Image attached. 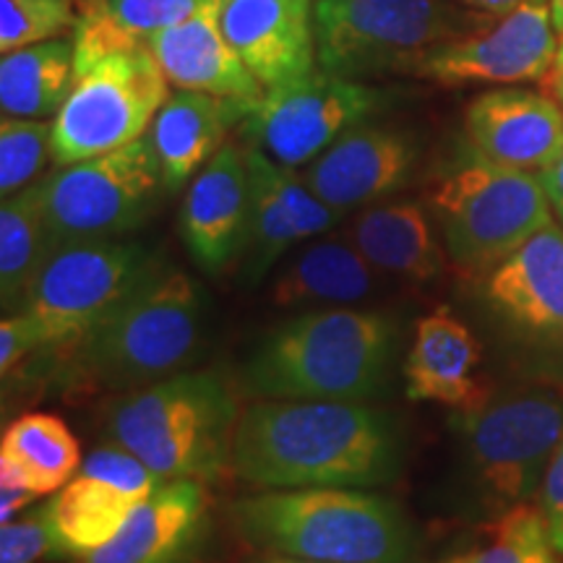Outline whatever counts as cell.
Wrapping results in <instances>:
<instances>
[{
	"mask_svg": "<svg viewBox=\"0 0 563 563\" xmlns=\"http://www.w3.org/2000/svg\"><path fill=\"white\" fill-rule=\"evenodd\" d=\"M399 467L397 420L368 402L256 399L232 443V475L262 490L378 488Z\"/></svg>",
	"mask_w": 563,
	"mask_h": 563,
	"instance_id": "obj_1",
	"label": "cell"
},
{
	"mask_svg": "<svg viewBox=\"0 0 563 563\" xmlns=\"http://www.w3.org/2000/svg\"><path fill=\"white\" fill-rule=\"evenodd\" d=\"M397 327L363 308H311L269 329L245 357L241 384L256 399L371 402L389 386Z\"/></svg>",
	"mask_w": 563,
	"mask_h": 563,
	"instance_id": "obj_2",
	"label": "cell"
},
{
	"mask_svg": "<svg viewBox=\"0 0 563 563\" xmlns=\"http://www.w3.org/2000/svg\"><path fill=\"white\" fill-rule=\"evenodd\" d=\"M207 321L201 287L157 258L110 311L58 352L81 382L123 394L188 371L203 347Z\"/></svg>",
	"mask_w": 563,
	"mask_h": 563,
	"instance_id": "obj_3",
	"label": "cell"
},
{
	"mask_svg": "<svg viewBox=\"0 0 563 563\" xmlns=\"http://www.w3.org/2000/svg\"><path fill=\"white\" fill-rule=\"evenodd\" d=\"M258 551L316 563H412L418 538L402 506L368 488L262 490L232 504Z\"/></svg>",
	"mask_w": 563,
	"mask_h": 563,
	"instance_id": "obj_4",
	"label": "cell"
},
{
	"mask_svg": "<svg viewBox=\"0 0 563 563\" xmlns=\"http://www.w3.org/2000/svg\"><path fill=\"white\" fill-rule=\"evenodd\" d=\"M220 371H183L118 394L104 412V441L136 454L162 481L220 483L232 473L241 420Z\"/></svg>",
	"mask_w": 563,
	"mask_h": 563,
	"instance_id": "obj_5",
	"label": "cell"
},
{
	"mask_svg": "<svg viewBox=\"0 0 563 563\" xmlns=\"http://www.w3.org/2000/svg\"><path fill=\"white\" fill-rule=\"evenodd\" d=\"M426 209L462 277H485L555 222L540 175L498 165L473 146L435 175Z\"/></svg>",
	"mask_w": 563,
	"mask_h": 563,
	"instance_id": "obj_6",
	"label": "cell"
},
{
	"mask_svg": "<svg viewBox=\"0 0 563 563\" xmlns=\"http://www.w3.org/2000/svg\"><path fill=\"white\" fill-rule=\"evenodd\" d=\"M470 490L493 511L530 504L563 439L561 386L483 394L454 415Z\"/></svg>",
	"mask_w": 563,
	"mask_h": 563,
	"instance_id": "obj_7",
	"label": "cell"
},
{
	"mask_svg": "<svg viewBox=\"0 0 563 563\" xmlns=\"http://www.w3.org/2000/svg\"><path fill=\"white\" fill-rule=\"evenodd\" d=\"M493 19L454 0H316L319 68L347 79L412 76L426 55Z\"/></svg>",
	"mask_w": 563,
	"mask_h": 563,
	"instance_id": "obj_8",
	"label": "cell"
},
{
	"mask_svg": "<svg viewBox=\"0 0 563 563\" xmlns=\"http://www.w3.org/2000/svg\"><path fill=\"white\" fill-rule=\"evenodd\" d=\"M167 97L170 81L150 47L76 68L74 89L53 118V165H76L146 136Z\"/></svg>",
	"mask_w": 563,
	"mask_h": 563,
	"instance_id": "obj_9",
	"label": "cell"
},
{
	"mask_svg": "<svg viewBox=\"0 0 563 563\" xmlns=\"http://www.w3.org/2000/svg\"><path fill=\"white\" fill-rule=\"evenodd\" d=\"M40 188L53 245L129 238L150 222L162 191H167L150 136L58 167L40 180Z\"/></svg>",
	"mask_w": 563,
	"mask_h": 563,
	"instance_id": "obj_10",
	"label": "cell"
},
{
	"mask_svg": "<svg viewBox=\"0 0 563 563\" xmlns=\"http://www.w3.org/2000/svg\"><path fill=\"white\" fill-rule=\"evenodd\" d=\"M157 258L129 238L55 243L16 313L40 319L51 334V350H63L110 311Z\"/></svg>",
	"mask_w": 563,
	"mask_h": 563,
	"instance_id": "obj_11",
	"label": "cell"
},
{
	"mask_svg": "<svg viewBox=\"0 0 563 563\" xmlns=\"http://www.w3.org/2000/svg\"><path fill=\"white\" fill-rule=\"evenodd\" d=\"M389 104L391 91L316 68L266 89L243 121V133L251 146L298 170L311 165L344 131L373 121Z\"/></svg>",
	"mask_w": 563,
	"mask_h": 563,
	"instance_id": "obj_12",
	"label": "cell"
},
{
	"mask_svg": "<svg viewBox=\"0 0 563 563\" xmlns=\"http://www.w3.org/2000/svg\"><path fill=\"white\" fill-rule=\"evenodd\" d=\"M559 51L548 0H532L496 16L483 30L446 42L426 55L412 76L441 87L543 81Z\"/></svg>",
	"mask_w": 563,
	"mask_h": 563,
	"instance_id": "obj_13",
	"label": "cell"
},
{
	"mask_svg": "<svg viewBox=\"0 0 563 563\" xmlns=\"http://www.w3.org/2000/svg\"><path fill=\"white\" fill-rule=\"evenodd\" d=\"M162 483L167 481L123 446L108 441L97 446L74 481L47 498L70 559H87L108 545Z\"/></svg>",
	"mask_w": 563,
	"mask_h": 563,
	"instance_id": "obj_14",
	"label": "cell"
},
{
	"mask_svg": "<svg viewBox=\"0 0 563 563\" xmlns=\"http://www.w3.org/2000/svg\"><path fill=\"white\" fill-rule=\"evenodd\" d=\"M245 159L251 207L238 264L245 285H258L287 256V251L316 235H327L340 224L342 214L327 207L295 167L279 165L256 146H245Z\"/></svg>",
	"mask_w": 563,
	"mask_h": 563,
	"instance_id": "obj_15",
	"label": "cell"
},
{
	"mask_svg": "<svg viewBox=\"0 0 563 563\" xmlns=\"http://www.w3.org/2000/svg\"><path fill=\"white\" fill-rule=\"evenodd\" d=\"M418 157L420 146L410 131L365 121L302 167V178L327 207L347 217L397 194L410 180Z\"/></svg>",
	"mask_w": 563,
	"mask_h": 563,
	"instance_id": "obj_16",
	"label": "cell"
},
{
	"mask_svg": "<svg viewBox=\"0 0 563 563\" xmlns=\"http://www.w3.org/2000/svg\"><path fill=\"white\" fill-rule=\"evenodd\" d=\"M251 180L245 146L228 141L191 180L180 207V238L194 264L224 274L241 262L249 230Z\"/></svg>",
	"mask_w": 563,
	"mask_h": 563,
	"instance_id": "obj_17",
	"label": "cell"
},
{
	"mask_svg": "<svg viewBox=\"0 0 563 563\" xmlns=\"http://www.w3.org/2000/svg\"><path fill=\"white\" fill-rule=\"evenodd\" d=\"M464 131L483 157L543 175L563 152V108L545 91L490 89L467 104Z\"/></svg>",
	"mask_w": 563,
	"mask_h": 563,
	"instance_id": "obj_18",
	"label": "cell"
},
{
	"mask_svg": "<svg viewBox=\"0 0 563 563\" xmlns=\"http://www.w3.org/2000/svg\"><path fill=\"white\" fill-rule=\"evenodd\" d=\"M211 538V501L199 481H167L131 514L108 545L84 563H201Z\"/></svg>",
	"mask_w": 563,
	"mask_h": 563,
	"instance_id": "obj_19",
	"label": "cell"
},
{
	"mask_svg": "<svg viewBox=\"0 0 563 563\" xmlns=\"http://www.w3.org/2000/svg\"><path fill=\"white\" fill-rule=\"evenodd\" d=\"M220 21L264 89L319 68L316 0H224Z\"/></svg>",
	"mask_w": 563,
	"mask_h": 563,
	"instance_id": "obj_20",
	"label": "cell"
},
{
	"mask_svg": "<svg viewBox=\"0 0 563 563\" xmlns=\"http://www.w3.org/2000/svg\"><path fill=\"white\" fill-rule=\"evenodd\" d=\"M485 300L514 332L563 340V224H548L485 274Z\"/></svg>",
	"mask_w": 563,
	"mask_h": 563,
	"instance_id": "obj_21",
	"label": "cell"
},
{
	"mask_svg": "<svg viewBox=\"0 0 563 563\" xmlns=\"http://www.w3.org/2000/svg\"><path fill=\"white\" fill-rule=\"evenodd\" d=\"M222 5L224 0L194 13L183 24L157 34L146 47L154 53L173 87L258 104L266 89L224 34L220 21Z\"/></svg>",
	"mask_w": 563,
	"mask_h": 563,
	"instance_id": "obj_22",
	"label": "cell"
},
{
	"mask_svg": "<svg viewBox=\"0 0 563 563\" xmlns=\"http://www.w3.org/2000/svg\"><path fill=\"white\" fill-rule=\"evenodd\" d=\"M253 102L224 100L203 91L178 89L167 97L150 125L154 154H157L167 191H180L191 183L207 162L228 144V133L243 125Z\"/></svg>",
	"mask_w": 563,
	"mask_h": 563,
	"instance_id": "obj_23",
	"label": "cell"
},
{
	"mask_svg": "<svg viewBox=\"0 0 563 563\" xmlns=\"http://www.w3.org/2000/svg\"><path fill=\"white\" fill-rule=\"evenodd\" d=\"M344 235L382 277L431 285L446 266L441 238L420 201H378L355 211Z\"/></svg>",
	"mask_w": 563,
	"mask_h": 563,
	"instance_id": "obj_24",
	"label": "cell"
},
{
	"mask_svg": "<svg viewBox=\"0 0 563 563\" xmlns=\"http://www.w3.org/2000/svg\"><path fill=\"white\" fill-rule=\"evenodd\" d=\"M481 363V342L467 323L456 319L449 308H435L415 327V340L405 363L407 397L456 410L473 405L485 394L477 382Z\"/></svg>",
	"mask_w": 563,
	"mask_h": 563,
	"instance_id": "obj_25",
	"label": "cell"
},
{
	"mask_svg": "<svg viewBox=\"0 0 563 563\" xmlns=\"http://www.w3.org/2000/svg\"><path fill=\"white\" fill-rule=\"evenodd\" d=\"M382 277L347 235L321 238L295 253L272 285L279 308H340L376 292Z\"/></svg>",
	"mask_w": 563,
	"mask_h": 563,
	"instance_id": "obj_26",
	"label": "cell"
},
{
	"mask_svg": "<svg viewBox=\"0 0 563 563\" xmlns=\"http://www.w3.org/2000/svg\"><path fill=\"white\" fill-rule=\"evenodd\" d=\"M214 3L220 0H76L79 19L70 32L76 68L108 53L146 47L157 34Z\"/></svg>",
	"mask_w": 563,
	"mask_h": 563,
	"instance_id": "obj_27",
	"label": "cell"
},
{
	"mask_svg": "<svg viewBox=\"0 0 563 563\" xmlns=\"http://www.w3.org/2000/svg\"><path fill=\"white\" fill-rule=\"evenodd\" d=\"M76 84L74 37L47 42L3 53L0 60V110L11 118H55Z\"/></svg>",
	"mask_w": 563,
	"mask_h": 563,
	"instance_id": "obj_28",
	"label": "cell"
},
{
	"mask_svg": "<svg viewBox=\"0 0 563 563\" xmlns=\"http://www.w3.org/2000/svg\"><path fill=\"white\" fill-rule=\"evenodd\" d=\"M81 449L66 420L53 412H26L9 422L0 439V475L16 477L37 496H53L81 470Z\"/></svg>",
	"mask_w": 563,
	"mask_h": 563,
	"instance_id": "obj_29",
	"label": "cell"
},
{
	"mask_svg": "<svg viewBox=\"0 0 563 563\" xmlns=\"http://www.w3.org/2000/svg\"><path fill=\"white\" fill-rule=\"evenodd\" d=\"M53 249L40 180L3 199L0 207V298L5 316L16 313L30 282Z\"/></svg>",
	"mask_w": 563,
	"mask_h": 563,
	"instance_id": "obj_30",
	"label": "cell"
},
{
	"mask_svg": "<svg viewBox=\"0 0 563 563\" xmlns=\"http://www.w3.org/2000/svg\"><path fill=\"white\" fill-rule=\"evenodd\" d=\"M561 559L543 509L519 504L496 514L475 545L449 555L441 563H561Z\"/></svg>",
	"mask_w": 563,
	"mask_h": 563,
	"instance_id": "obj_31",
	"label": "cell"
},
{
	"mask_svg": "<svg viewBox=\"0 0 563 563\" xmlns=\"http://www.w3.org/2000/svg\"><path fill=\"white\" fill-rule=\"evenodd\" d=\"M53 162V121L3 115L0 123V194L3 199L45 178Z\"/></svg>",
	"mask_w": 563,
	"mask_h": 563,
	"instance_id": "obj_32",
	"label": "cell"
},
{
	"mask_svg": "<svg viewBox=\"0 0 563 563\" xmlns=\"http://www.w3.org/2000/svg\"><path fill=\"white\" fill-rule=\"evenodd\" d=\"M79 19L76 0H0V51L66 37Z\"/></svg>",
	"mask_w": 563,
	"mask_h": 563,
	"instance_id": "obj_33",
	"label": "cell"
},
{
	"mask_svg": "<svg viewBox=\"0 0 563 563\" xmlns=\"http://www.w3.org/2000/svg\"><path fill=\"white\" fill-rule=\"evenodd\" d=\"M42 559H70L55 527L51 501L34 504L0 527V563H37Z\"/></svg>",
	"mask_w": 563,
	"mask_h": 563,
	"instance_id": "obj_34",
	"label": "cell"
},
{
	"mask_svg": "<svg viewBox=\"0 0 563 563\" xmlns=\"http://www.w3.org/2000/svg\"><path fill=\"white\" fill-rule=\"evenodd\" d=\"M51 350V334L45 323L34 319L32 313H11L0 321V371L3 378L24 363L34 352Z\"/></svg>",
	"mask_w": 563,
	"mask_h": 563,
	"instance_id": "obj_35",
	"label": "cell"
},
{
	"mask_svg": "<svg viewBox=\"0 0 563 563\" xmlns=\"http://www.w3.org/2000/svg\"><path fill=\"white\" fill-rule=\"evenodd\" d=\"M540 509L545 514L555 551L563 555V439L548 464L543 488H540Z\"/></svg>",
	"mask_w": 563,
	"mask_h": 563,
	"instance_id": "obj_36",
	"label": "cell"
},
{
	"mask_svg": "<svg viewBox=\"0 0 563 563\" xmlns=\"http://www.w3.org/2000/svg\"><path fill=\"white\" fill-rule=\"evenodd\" d=\"M37 493L11 475H0V525H9L19 514L37 504Z\"/></svg>",
	"mask_w": 563,
	"mask_h": 563,
	"instance_id": "obj_37",
	"label": "cell"
},
{
	"mask_svg": "<svg viewBox=\"0 0 563 563\" xmlns=\"http://www.w3.org/2000/svg\"><path fill=\"white\" fill-rule=\"evenodd\" d=\"M540 180H543L548 199H551L555 220L563 224V152H561V157L555 159L543 175H540Z\"/></svg>",
	"mask_w": 563,
	"mask_h": 563,
	"instance_id": "obj_38",
	"label": "cell"
},
{
	"mask_svg": "<svg viewBox=\"0 0 563 563\" xmlns=\"http://www.w3.org/2000/svg\"><path fill=\"white\" fill-rule=\"evenodd\" d=\"M454 3H460L470 11L488 13V16H504V13H511L519 5L532 3V0H454Z\"/></svg>",
	"mask_w": 563,
	"mask_h": 563,
	"instance_id": "obj_39",
	"label": "cell"
},
{
	"mask_svg": "<svg viewBox=\"0 0 563 563\" xmlns=\"http://www.w3.org/2000/svg\"><path fill=\"white\" fill-rule=\"evenodd\" d=\"M543 89H545V95H551L553 100L563 108V37H559V51H555L551 70L545 74Z\"/></svg>",
	"mask_w": 563,
	"mask_h": 563,
	"instance_id": "obj_40",
	"label": "cell"
},
{
	"mask_svg": "<svg viewBox=\"0 0 563 563\" xmlns=\"http://www.w3.org/2000/svg\"><path fill=\"white\" fill-rule=\"evenodd\" d=\"M548 5H551L555 32H559V37H563V0H548Z\"/></svg>",
	"mask_w": 563,
	"mask_h": 563,
	"instance_id": "obj_41",
	"label": "cell"
},
{
	"mask_svg": "<svg viewBox=\"0 0 563 563\" xmlns=\"http://www.w3.org/2000/svg\"><path fill=\"white\" fill-rule=\"evenodd\" d=\"M258 563H316V561H300V559H287V555H272L266 553Z\"/></svg>",
	"mask_w": 563,
	"mask_h": 563,
	"instance_id": "obj_42",
	"label": "cell"
}]
</instances>
